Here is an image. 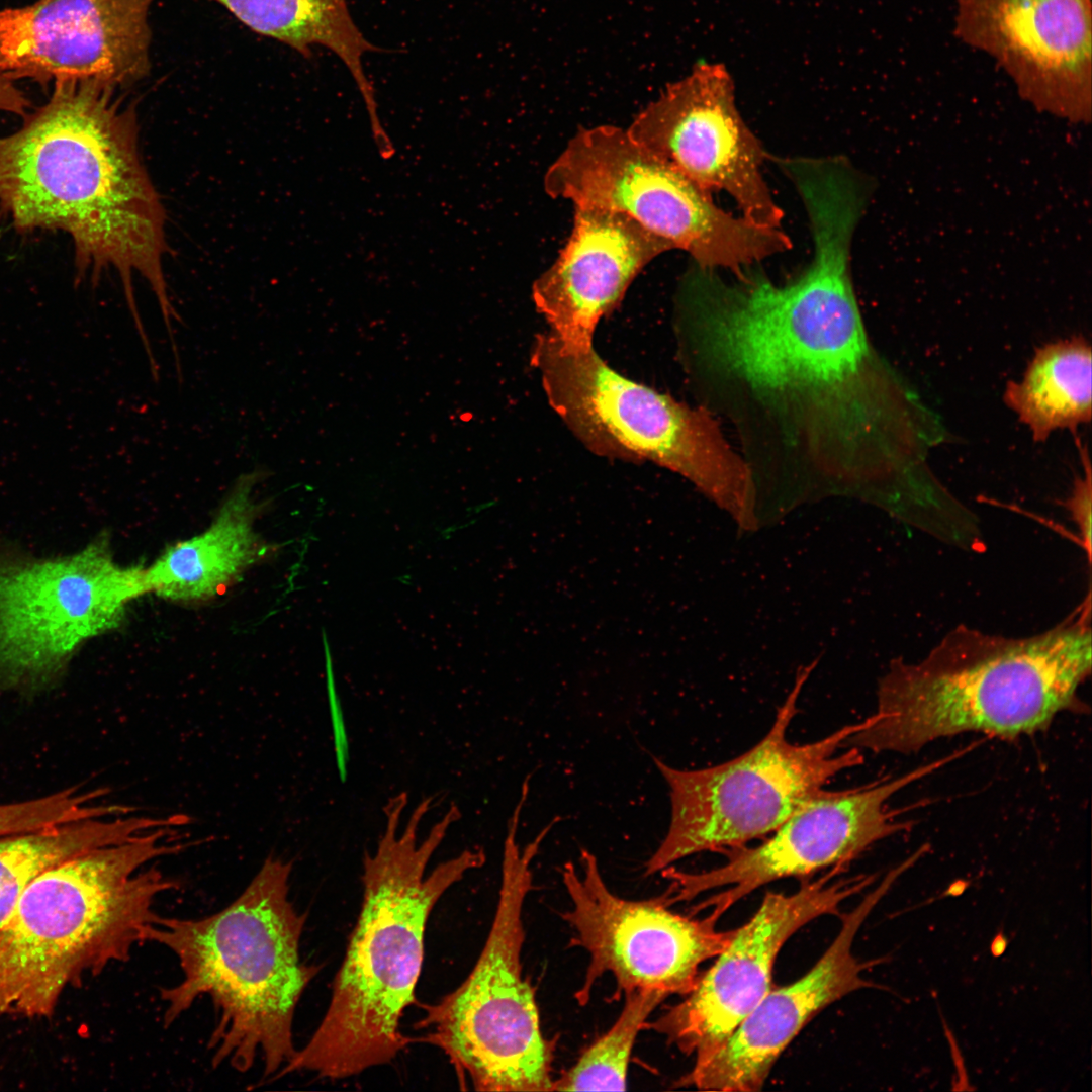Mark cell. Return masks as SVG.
Masks as SVG:
<instances>
[{"instance_id": "cell-1", "label": "cell", "mask_w": 1092, "mask_h": 1092, "mask_svg": "<svg viewBox=\"0 0 1092 1092\" xmlns=\"http://www.w3.org/2000/svg\"><path fill=\"white\" fill-rule=\"evenodd\" d=\"M809 222L813 255L786 283L745 268L694 267L687 345L704 407L726 418L757 468L841 484L897 517L926 508L941 481L930 457L950 434L873 346L851 276L856 224L838 210Z\"/></svg>"}, {"instance_id": "cell-2", "label": "cell", "mask_w": 1092, "mask_h": 1092, "mask_svg": "<svg viewBox=\"0 0 1092 1092\" xmlns=\"http://www.w3.org/2000/svg\"><path fill=\"white\" fill-rule=\"evenodd\" d=\"M96 80L54 83L42 106L0 136V210L19 232L61 230L80 277L119 275L143 346L138 273L155 293L170 341L180 321L163 270L165 210L139 152L136 114Z\"/></svg>"}, {"instance_id": "cell-3", "label": "cell", "mask_w": 1092, "mask_h": 1092, "mask_svg": "<svg viewBox=\"0 0 1092 1092\" xmlns=\"http://www.w3.org/2000/svg\"><path fill=\"white\" fill-rule=\"evenodd\" d=\"M407 794L383 807L385 828L373 854L363 859V899L331 1000L303 1048L276 1074L308 1071L330 1079L358 1075L391 1062L415 1039L400 1031V1020L416 1002L424 961V938L431 912L454 884L485 862L482 849H465L427 866L460 817L451 805L421 843L418 830L434 798L420 802L398 833Z\"/></svg>"}, {"instance_id": "cell-4", "label": "cell", "mask_w": 1092, "mask_h": 1092, "mask_svg": "<svg viewBox=\"0 0 1092 1092\" xmlns=\"http://www.w3.org/2000/svg\"><path fill=\"white\" fill-rule=\"evenodd\" d=\"M1090 593L1050 629L1011 637L961 624L921 659L895 658L879 680L877 708L847 746L910 753L966 732L1031 735L1065 711L1091 673Z\"/></svg>"}, {"instance_id": "cell-5", "label": "cell", "mask_w": 1092, "mask_h": 1092, "mask_svg": "<svg viewBox=\"0 0 1092 1092\" xmlns=\"http://www.w3.org/2000/svg\"><path fill=\"white\" fill-rule=\"evenodd\" d=\"M291 870V862L269 856L221 911L201 919L159 916L148 930L147 941L169 948L183 974L177 985L161 989L164 1025L199 997L213 1003V1066L229 1063L244 1073L260 1056L269 1077L297 1051L295 1009L320 968L300 959L306 914L289 900Z\"/></svg>"}, {"instance_id": "cell-6", "label": "cell", "mask_w": 1092, "mask_h": 1092, "mask_svg": "<svg viewBox=\"0 0 1092 1092\" xmlns=\"http://www.w3.org/2000/svg\"><path fill=\"white\" fill-rule=\"evenodd\" d=\"M171 827L69 858L38 876L0 927V1016H50L65 989L126 962L159 916L155 899L177 887L154 867L185 848Z\"/></svg>"}, {"instance_id": "cell-7", "label": "cell", "mask_w": 1092, "mask_h": 1092, "mask_svg": "<svg viewBox=\"0 0 1092 1092\" xmlns=\"http://www.w3.org/2000/svg\"><path fill=\"white\" fill-rule=\"evenodd\" d=\"M530 360L549 405L590 452L672 470L739 529H756L752 471L706 407L637 383L610 367L594 346L570 348L549 332L536 336Z\"/></svg>"}, {"instance_id": "cell-8", "label": "cell", "mask_w": 1092, "mask_h": 1092, "mask_svg": "<svg viewBox=\"0 0 1092 1092\" xmlns=\"http://www.w3.org/2000/svg\"><path fill=\"white\" fill-rule=\"evenodd\" d=\"M522 808L508 822L498 900L484 946L467 978L436 1003L422 1005L418 1040L440 1049L460 1083L477 1091L541 1092L553 1085L554 1042L541 1030L535 989L523 975V909L533 888L531 862L554 824L520 849Z\"/></svg>"}, {"instance_id": "cell-9", "label": "cell", "mask_w": 1092, "mask_h": 1092, "mask_svg": "<svg viewBox=\"0 0 1092 1092\" xmlns=\"http://www.w3.org/2000/svg\"><path fill=\"white\" fill-rule=\"evenodd\" d=\"M816 664L799 668L767 733L739 756L699 769H678L653 757L669 789L670 822L644 876L693 854L722 853L767 836L836 776L862 763L860 749L840 751L859 722L809 743L788 739L800 693Z\"/></svg>"}, {"instance_id": "cell-10", "label": "cell", "mask_w": 1092, "mask_h": 1092, "mask_svg": "<svg viewBox=\"0 0 1092 1092\" xmlns=\"http://www.w3.org/2000/svg\"><path fill=\"white\" fill-rule=\"evenodd\" d=\"M543 186L574 207L626 214L703 269L738 274L793 246L781 228L721 209L710 193L614 125L577 131L548 167Z\"/></svg>"}, {"instance_id": "cell-11", "label": "cell", "mask_w": 1092, "mask_h": 1092, "mask_svg": "<svg viewBox=\"0 0 1092 1092\" xmlns=\"http://www.w3.org/2000/svg\"><path fill=\"white\" fill-rule=\"evenodd\" d=\"M145 594L144 567L118 564L105 535L67 555L0 552V681L50 680Z\"/></svg>"}, {"instance_id": "cell-12", "label": "cell", "mask_w": 1092, "mask_h": 1092, "mask_svg": "<svg viewBox=\"0 0 1092 1092\" xmlns=\"http://www.w3.org/2000/svg\"><path fill=\"white\" fill-rule=\"evenodd\" d=\"M583 875L571 862L561 870L571 907L561 913L574 930L571 945L588 957L584 981L575 999L584 1006L596 982L606 973L616 981L617 999L632 991L652 990L667 997L687 995L696 986L701 965L716 958L734 930L716 928L717 919H702L670 910L662 894L629 900L614 894L605 883L597 857L580 849Z\"/></svg>"}, {"instance_id": "cell-13", "label": "cell", "mask_w": 1092, "mask_h": 1092, "mask_svg": "<svg viewBox=\"0 0 1092 1092\" xmlns=\"http://www.w3.org/2000/svg\"><path fill=\"white\" fill-rule=\"evenodd\" d=\"M947 758L901 777L842 791L823 790L785 820L759 844L723 851L719 867L691 873L669 866L659 873L670 882L663 893L669 905L718 890L693 908H712L720 919L735 903L775 881L805 878L837 866L846 867L907 824L896 822L888 800L897 792L945 764Z\"/></svg>"}, {"instance_id": "cell-14", "label": "cell", "mask_w": 1092, "mask_h": 1092, "mask_svg": "<svg viewBox=\"0 0 1092 1092\" xmlns=\"http://www.w3.org/2000/svg\"><path fill=\"white\" fill-rule=\"evenodd\" d=\"M845 867H834L805 880L791 894L766 892L751 918L734 929L714 964L701 973L694 989L644 1029L663 1035L667 1042L695 1063L710 1057L771 989L772 970L787 940L812 920L839 915V906L861 892L874 875L841 877Z\"/></svg>"}, {"instance_id": "cell-15", "label": "cell", "mask_w": 1092, "mask_h": 1092, "mask_svg": "<svg viewBox=\"0 0 1092 1092\" xmlns=\"http://www.w3.org/2000/svg\"><path fill=\"white\" fill-rule=\"evenodd\" d=\"M626 130L703 190L730 195L741 216L781 228L784 211L762 174L767 153L742 118L732 78L722 65L697 66Z\"/></svg>"}, {"instance_id": "cell-16", "label": "cell", "mask_w": 1092, "mask_h": 1092, "mask_svg": "<svg viewBox=\"0 0 1092 1092\" xmlns=\"http://www.w3.org/2000/svg\"><path fill=\"white\" fill-rule=\"evenodd\" d=\"M956 37L1006 73L1034 108L1091 119V0H956Z\"/></svg>"}, {"instance_id": "cell-17", "label": "cell", "mask_w": 1092, "mask_h": 1092, "mask_svg": "<svg viewBox=\"0 0 1092 1092\" xmlns=\"http://www.w3.org/2000/svg\"><path fill=\"white\" fill-rule=\"evenodd\" d=\"M153 0H37L0 9V71L40 84H130L150 70Z\"/></svg>"}, {"instance_id": "cell-18", "label": "cell", "mask_w": 1092, "mask_h": 1092, "mask_svg": "<svg viewBox=\"0 0 1092 1092\" xmlns=\"http://www.w3.org/2000/svg\"><path fill=\"white\" fill-rule=\"evenodd\" d=\"M904 872L899 864L849 912L815 965L795 982L770 989L710 1057L696 1062L677 1086L705 1091L750 1092L762 1088L776 1061L821 1010L851 992L878 985L861 977L884 959L858 961L852 944L862 923ZM880 987V986H878Z\"/></svg>"}, {"instance_id": "cell-19", "label": "cell", "mask_w": 1092, "mask_h": 1092, "mask_svg": "<svg viewBox=\"0 0 1092 1092\" xmlns=\"http://www.w3.org/2000/svg\"><path fill=\"white\" fill-rule=\"evenodd\" d=\"M670 250L665 240L624 213L575 206L570 236L534 281L532 300L548 332L563 345L592 347L598 324L635 277Z\"/></svg>"}, {"instance_id": "cell-20", "label": "cell", "mask_w": 1092, "mask_h": 1092, "mask_svg": "<svg viewBox=\"0 0 1092 1092\" xmlns=\"http://www.w3.org/2000/svg\"><path fill=\"white\" fill-rule=\"evenodd\" d=\"M269 476L262 467L238 476L203 532L170 545L144 567L148 594L183 604L206 602L278 552L256 529L269 503L259 499L256 486Z\"/></svg>"}, {"instance_id": "cell-21", "label": "cell", "mask_w": 1092, "mask_h": 1092, "mask_svg": "<svg viewBox=\"0 0 1092 1092\" xmlns=\"http://www.w3.org/2000/svg\"><path fill=\"white\" fill-rule=\"evenodd\" d=\"M253 31L311 56L312 46L332 51L347 67L365 102L370 119L377 118L374 89L362 57L378 48L361 33L346 0H214Z\"/></svg>"}, {"instance_id": "cell-22", "label": "cell", "mask_w": 1092, "mask_h": 1092, "mask_svg": "<svg viewBox=\"0 0 1092 1092\" xmlns=\"http://www.w3.org/2000/svg\"><path fill=\"white\" fill-rule=\"evenodd\" d=\"M1003 399L1034 442H1044L1057 430L1090 423V344L1079 336L1037 348L1021 380L1007 383Z\"/></svg>"}, {"instance_id": "cell-23", "label": "cell", "mask_w": 1092, "mask_h": 1092, "mask_svg": "<svg viewBox=\"0 0 1092 1092\" xmlns=\"http://www.w3.org/2000/svg\"><path fill=\"white\" fill-rule=\"evenodd\" d=\"M178 822V816L89 818L0 835V927L26 888L51 868Z\"/></svg>"}, {"instance_id": "cell-24", "label": "cell", "mask_w": 1092, "mask_h": 1092, "mask_svg": "<svg viewBox=\"0 0 1092 1092\" xmlns=\"http://www.w3.org/2000/svg\"><path fill=\"white\" fill-rule=\"evenodd\" d=\"M618 1018L560 1077L551 1091H624L632 1051L653 1011L667 998L652 990L623 996Z\"/></svg>"}, {"instance_id": "cell-25", "label": "cell", "mask_w": 1092, "mask_h": 1092, "mask_svg": "<svg viewBox=\"0 0 1092 1092\" xmlns=\"http://www.w3.org/2000/svg\"><path fill=\"white\" fill-rule=\"evenodd\" d=\"M1083 466L1082 473L1078 474L1073 483L1070 495L1065 500V506L1070 518L1077 526L1083 548L1091 557V463L1089 451L1081 442L1077 443Z\"/></svg>"}, {"instance_id": "cell-26", "label": "cell", "mask_w": 1092, "mask_h": 1092, "mask_svg": "<svg viewBox=\"0 0 1092 1092\" xmlns=\"http://www.w3.org/2000/svg\"><path fill=\"white\" fill-rule=\"evenodd\" d=\"M30 108V101L15 85V80L0 71V110L24 117Z\"/></svg>"}, {"instance_id": "cell-27", "label": "cell", "mask_w": 1092, "mask_h": 1092, "mask_svg": "<svg viewBox=\"0 0 1092 1092\" xmlns=\"http://www.w3.org/2000/svg\"><path fill=\"white\" fill-rule=\"evenodd\" d=\"M1007 945H1008L1007 937L1002 932H999L998 934H996V936L993 938V940L991 942V945H990L991 953L994 957H1000L1005 952V950L1007 948Z\"/></svg>"}]
</instances>
